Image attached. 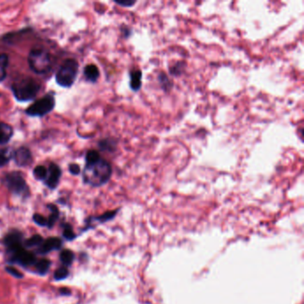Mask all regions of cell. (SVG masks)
Here are the masks:
<instances>
[{
    "mask_svg": "<svg viewBox=\"0 0 304 304\" xmlns=\"http://www.w3.org/2000/svg\"><path fill=\"white\" fill-rule=\"evenodd\" d=\"M55 106L56 99L54 94L49 93L30 105V107L25 110V113L31 117H43L52 112Z\"/></svg>",
    "mask_w": 304,
    "mask_h": 304,
    "instance_id": "8992f818",
    "label": "cell"
},
{
    "mask_svg": "<svg viewBox=\"0 0 304 304\" xmlns=\"http://www.w3.org/2000/svg\"><path fill=\"white\" fill-rule=\"evenodd\" d=\"M142 77L143 73L139 69H133L129 72V88L134 92L139 91L142 88Z\"/></svg>",
    "mask_w": 304,
    "mask_h": 304,
    "instance_id": "7c38bea8",
    "label": "cell"
},
{
    "mask_svg": "<svg viewBox=\"0 0 304 304\" xmlns=\"http://www.w3.org/2000/svg\"><path fill=\"white\" fill-rule=\"evenodd\" d=\"M98 146L104 152H114L117 147V142L113 138H104L99 141Z\"/></svg>",
    "mask_w": 304,
    "mask_h": 304,
    "instance_id": "2e32d148",
    "label": "cell"
},
{
    "mask_svg": "<svg viewBox=\"0 0 304 304\" xmlns=\"http://www.w3.org/2000/svg\"><path fill=\"white\" fill-rule=\"evenodd\" d=\"M34 265H35L37 272L40 275H45L46 273L48 272L51 262L47 259H41L39 261H36V263Z\"/></svg>",
    "mask_w": 304,
    "mask_h": 304,
    "instance_id": "44dd1931",
    "label": "cell"
},
{
    "mask_svg": "<svg viewBox=\"0 0 304 304\" xmlns=\"http://www.w3.org/2000/svg\"><path fill=\"white\" fill-rule=\"evenodd\" d=\"M13 159V153L9 152L8 149L0 150V168L4 167Z\"/></svg>",
    "mask_w": 304,
    "mask_h": 304,
    "instance_id": "cb8c5ba5",
    "label": "cell"
},
{
    "mask_svg": "<svg viewBox=\"0 0 304 304\" xmlns=\"http://www.w3.org/2000/svg\"><path fill=\"white\" fill-rule=\"evenodd\" d=\"M112 174V169L109 162L101 157L94 163L86 164L83 170V181L85 184L92 187H101L108 182Z\"/></svg>",
    "mask_w": 304,
    "mask_h": 304,
    "instance_id": "6da1fadb",
    "label": "cell"
},
{
    "mask_svg": "<svg viewBox=\"0 0 304 304\" xmlns=\"http://www.w3.org/2000/svg\"><path fill=\"white\" fill-rule=\"evenodd\" d=\"M115 4L123 8H130L136 4V1H114Z\"/></svg>",
    "mask_w": 304,
    "mask_h": 304,
    "instance_id": "1f68e13d",
    "label": "cell"
},
{
    "mask_svg": "<svg viewBox=\"0 0 304 304\" xmlns=\"http://www.w3.org/2000/svg\"><path fill=\"white\" fill-rule=\"evenodd\" d=\"M63 236H64V238L66 239V240H73L75 237H76V235H75V233L73 232V230H72V228H71V226L70 225H67V226H65V228L64 229V233H63Z\"/></svg>",
    "mask_w": 304,
    "mask_h": 304,
    "instance_id": "83f0119b",
    "label": "cell"
},
{
    "mask_svg": "<svg viewBox=\"0 0 304 304\" xmlns=\"http://www.w3.org/2000/svg\"><path fill=\"white\" fill-rule=\"evenodd\" d=\"M28 64L37 74H46L52 68L51 55L44 48H33L29 54Z\"/></svg>",
    "mask_w": 304,
    "mask_h": 304,
    "instance_id": "3957f363",
    "label": "cell"
},
{
    "mask_svg": "<svg viewBox=\"0 0 304 304\" xmlns=\"http://www.w3.org/2000/svg\"><path fill=\"white\" fill-rule=\"evenodd\" d=\"M117 212H118V210H116V211H112V212H105V213L102 214L100 216L95 217L92 220L99 221V222H102V223L103 222H106V221L113 219L115 217V215H116Z\"/></svg>",
    "mask_w": 304,
    "mask_h": 304,
    "instance_id": "d4e9b609",
    "label": "cell"
},
{
    "mask_svg": "<svg viewBox=\"0 0 304 304\" xmlns=\"http://www.w3.org/2000/svg\"><path fill=\"white\" fill-rule=\"evenodd\" d=\"M14 136V128L6 122H0V144H8Z\"/></svg>",
    "mask_w": 304,
    "mask_h": 304,
    "instance_id": "4fadbf2b",
    "label": "cell"
},
{
    "mask_svg": "<svg viewBox=\"0 0 304 304\" xmlns=\"http://www.w3.org/2000/svg\"><path fill=\"white\" fill-rule=\"evenodd\" d=\"M83 73L86 80L92 83L96 82L100 77V71L96 64H88L87 66H85Z\"/></svg>",
    "mask_w": 304,
    "mask_h": 304,
    "instance_id": "5bb4252c",
    "label": "cell"
},
{
    "mask_svg": "<svg viewBox=\"0 0 304 304\" xmlns=\"http://www.w3.org/2000/svg\"><path fill=\"white\" fill-rule=\"evenodd\" d=\"M33 176L38 180H42L44 182L48 177V169L43 165L36 166L33 170Z\"/></svg>",
    "mask_w": 304,
    "mask_h": 304,
    "instance_id": "7402d4cb",
    "label": "cell"
},
{
    "mask_svg": "<svg viewBox=\"0 0 304 304\" xmlns=\"http://www.w3.org/2000/svg\"><path fill=\"white\" fill-rule=\"evenodd\" d=\"M101 156L100 154L98 151L96 150H89L86 154V164H90V163H94L96 161L99 160Z\"/></svg>",
    "mask_w": 304,
    "mask_h": 304,
    "instance_id": "4316f807",
    "label": "cell"
},
{
    "mask_svg": "<svg viewBox=\"0 0 304 304\" xmlns=\"http://www.w3.org/2000/svg\"><path fill=\"white\" fill-rule=\"evenodd\" d=\"M43 237L40 235H34L31 238H29L24 242V244L26 247H34V246H40L43 243Z\"/></svg>",
    "mask_w": 304,
    "mask_h": 304,
    "instance_id": "603a6c76",
    "label": "cell"
},
{
    "mask_svg": "<svg viewBox=\"0 0 304 304\" xmlns=\"http://www.w3.org/2000/svg\"><path fill=\"white\" fill-rule=\"evenodd\" d=\"M69 172L73 176H78L80 173V167L77 164H71L69 165Z\"/></svg>",
    "mask_w": 304,
    "mask_h": 304,
    "instance_id": "4dcf8cb0",
    "label": "cell"
},
{
    "mask_svg": "<svg viewBox=\"0 0 304 304\" xmlns=\"http://www.w3.org/2000/svg\"><path fill=\"white\" fill-rule=\"evenodd\" d=\"M121 31L124 32V36L127 37V38L130 36V34H131V30H130V29L127 28L126 30H125V29H122Z\"/></svg>",
    "mask_w": 304,
    "mask_h": 304,
    "instance_id": "d6a6232c",
    "label": "cell"
},
{
    "mask_svg": "<svg viewBox=\"0 0 304 304\" xmlns=\"http://www.w3.org/2000/svg\"><path fill=\"white\" fill-rule=\"evenodd\" d=\"M79 72V63L75 59H67L56 73V81L62 88H71L74 84Z\"/></svg>",
    "mask_w": 304,
    "mask_h": 304,
    "instance_id": "277c9868",
    "label": "cell"
},
{
    "mask_svg": "<svg viewBox=\"0 0 304 304\" xmlns=\"http://www.w3.org/2000/svg\"><path fill=\"white\" fill-rule=\"evenodd\" d=\"M62 244L63 241L61 240L59 237H49L43 241V243L39 247L38 252H40V254H46L51 251L60 249Z\"/></svg>",
    "mask_w": 304,
    "mask_h": 304,
    "instance_id": "8fae6325",
    "label": "cell"
},
{
    "mask_svg": "<svg viewBox=\"0 0 304 304\" xmlns=\"http://www.w3.org/2000/svg\"><path fill=\"white\" fill-rule=\"evenodd\" d=\"M6 270L8 271L10 275H12L13 276H15L16 278H22L24 277V275L16 268H13V267H7Z\"/></svg>",
    "mask_w": 304,
    "mask_h": 304,
    "instance_id": "f546056e",
    "label": "cell"
},
{
    "mask_svg": "<svg viewBox=\"0 0 304 304\" xmlns=\"http://www.w3.org/2000/svg\"><path fill=\"white\" fill-rule=\"evenodd\" d=\"M61 176H62V170L60 166L51 163L48 166V177L44 181L45 185L49 189H56L60 182Z\"/></svg>",
    "mask_w": 304,
    "mask_h": 304,
    "instance_id": "9c48e42d",
    "label": "cell"
},
{
    "mask_svg": "<svg viewBox=\"0 0 304 304\" xmlns=\"http://www.w3.org/2000/svg\"><path fill=\"white\" fill-rule=\"evenodd\" d=\"M60 292L62 294H66L67 295V294L71 293V291L68 288H62L60 290Z\"/></svg>",
    "mask_w": 304,
    "mask_h": 304,
    "instance_id": "836d02e7",
    "label": "cell"
},
{
    "mask_svg": "<svg viewBox=\"0 0 304 304\" xmlns=\"http://www.w3.org/2000/svg\"><path fill=\"white\" fill-rule=\"evenodd\" d=\"M3 183L10 192L16 196L28 197L30 188L23 174L19 172H12L7 174L3 179Z\"/></svg>",
    "mask_w": 304,
    "mask_h": 304,
    "instance_id": "5b68a950",
    "label": "cell"
},
{
    "mask_svg": "<svg viewBox=\"0 0 304 304\" xmlns=\"http://www.w3.org/2000/svg\"><path fill=\"white\" fill-rule=\"evenodd\" d=\"M48 208L50 209V215L48 219V228H52L54 224L56 223V220L59 218V211L54 204H48Z\"/></svg>",
    "mask_w": 304,
    "mask_h": 304,
    "instance_id": "ffe728a7",
    "label": "cell"
},
{
    "mask_svg": "<svg viewBox=\"0 0 304 304\" xmlns=\"http://www.w3.org/2000/svg\"><path fill=\"white\" fill-rule=\"evenodd\" d=\"M158 82L164 92H170L173 88V80L170 79L167 73L161 72L158 74Z\"/></svg>",
    "mask_w": 304,
    "mask_h": 304,
    "instance_id": "9a60e30c",
    "label": "cell"
},
{
    "mask_svg": "<svg viewBox=\"0 0 304 304\" xmlns=\"http://www.w3.org/2000/svg\"><path fill=\"white\" fill-rule=\"evenodd\" d=\"M69 276V270L67 267H61V268H57L55 274H54V277L56 280H63L64 278H66Z\"/></svg>",
    "mask_w": 304,
    "mask_h": 304,
    "instance_id": "484cf974",
    "label": "cell"
},
{
    "mask_svg": "<svg viewBox=\"0 0 304 304\" xmlns=\"http://www.w3.org/2000/svg\"><path fill=\"white\" fill-rule=\"evenodd\" d=\"M9 255H10V258H9L10 262L17 263L24 267H28V266L36 263L37 258L35 254L33 252L26 250L24 248V246L16 252L10 253Z\"/></svg>",
    "mask_w": 304,
    "mask_h": 304,
    "instance_id": "52a82bcc",
    "label": "cell"
},
{
    "mask_svg": "<svg viewBox=\"0 0 304 304\" xmlns=\"http://www.w3.org/2000/svg\"><path fill=\"white\" fill-rule=\"evenodd\" d=\"M59 258L62 263L64 265V267H69L72 265V261L74 260V253L71 250L66 249L61 252Z\"/></svg>",
    "mask_w": 304,
    "mask_h": 304,
    "instance_id": "d6986e66",
    "label": "cell"
},
{
    "mask_svg": "<svg viewBox=\"0 0 304 304\" xmlns=\"http://www.w3.org/2000/svg\"><path fill=\"white\" fill-rule=\"evenodd\" d=\"M8 64L9 56L7 54H0V82H2L7 78Z\"/></svg>",
    "mask_w": 304,
    "mask_h": 304,
    "instance_id": "e0dca14e",
    "label": "cell"
},
{
    "mask_svg": "<svg viewBox=\"0 0 304 304\" xmlns=\"http://www.w3.org/2000/svg\"><path fill=\"white\" fill-rule=\"evenodd\" d=\"M186 66H187V64H186V63H184V62H182V61L177 62V63H175L173 65H171V66H170L169 72H170V74L172 75V76H180V75H182V73L184 72Z\"/></svg>",
    "mask_w": 304,
    "mask_h": 304,
    "instance_id": "ac0fdd59",
    "label": "cell"
},
{
    "mask_svg": "<svg viewBox=\"0 0 304 304\" xmlns=\"http://www.w3.org/2000/svg\"><path fill=\"white\" fill-rule=\"evenodd\" d=\"M33 221H34L36 224L42 226V227L48 226V219L45 218L43 215H41L40 213H35V214L33 215Z\"/></svg>",
    "mask_w": 304,
    "mask_h": 304,
    "instance_id": "f1b7e54d",
    "label": "cell"
},
{
    "mask_svg": "<svg viewBox=\"0 0 304 304\" xmlns=\"http://www.w3.org/2000/svg\"><path fill=\"white\" fill-rule=\"evenodd\" d=\"M4 244L8 250V254L16 252L17 250L24 247L23 244V234L19 231L9 233L5 236Z\"/></svg>",
    "mask_w": 304,
    "mask_h": 304,
    "instance_id": "ba28073f",
    "label": "cell"
},
{
    "mask_svg": "<svg viewBox=\"0 0 304 304\" xmlns=\"http://www.w3.org/2000/svg\"><path fill=\"white\" fill-rule=\"evenodd\" d=\"M41 85L32 78L20 79L14 82L11 87L13 94L19 102L34 100L40 92Z\"/></svg>",
    "mask_w": 304,
    "mask_h": 304,
    "instance_id": "7a4b0ae2",
    "label": "cell"
},
{
    "mask_svg": "<svg viewBox=\"0 0 304 304\" xmlns=\"http://www.w3.org/2000/svg\"><path fill=\"white\" fill-rule=\"evenodd\" d=\"M13 159L19 167H27L33 161L32 154L28 147L21 146L13 152Z\"/></svg>",
    "mask_w": 304,
    "mask_h": 304,
    "instance_id": "30bf717a",
    "label": "cell"
}]
</instances>
